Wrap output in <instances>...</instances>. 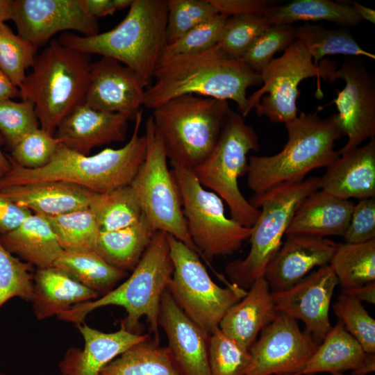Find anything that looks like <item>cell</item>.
Returning <instances> with one entry per match:
<instances>
[{
	"mask_svg": "<svg viewBox=\"0 0 375 375\" xmlns=\"http://www.w3.org/2000/svg\"><path fill=\"white\" fill-rule=\"evenodd\" d=\"M294 24H272L256 39L241 60L253 71L260 73L278 51H284L296 40Z\"/></svg>",
	"mask_w": 375,
	"mask_h": 375,
	"instance_id": "cell-42",
	"label": "cell"
},
{
	"mask_svg": "<svg viewBox=\"0 0 375 375\" xmlns=\"http://www.w3.org/2000/svg\"><path fill=\"white\" fill-rule=\"evenodd\" d=\"M167 0H133L115 28L92 36L65 32L58 40L67 47L119 61L147 88L167 44Z\"/></svg>",
	"mask_w": 375,
	"mask_h": 375,
	"instance_id": "cell-3",
	"label": "cell"
},
{
	"mask_svg": "<svg viewBox=\"0 0 375 375\" xmlns=\"http://www.w3.org/2000/svg\"><path fill=\"white\" fill-rule=\"evenodd\" d=\"M155 232L143 214L136 223L127 227L101 230L95 251L112 266L127 272L133 271Z\"/></svg>",
	"mask_w": 375,
	"mask_h": 375,
	"instance_id": "cell-30",
	"label": "cell"
},
{
	"mask_svg": "<svg viewBox=\"0 0 375 375\" xmlns=\"http://www.w3.org/2000/svg\"><path fill=\"white\" fill-rule=\"evenodd\" d=\"M318 346L296 319L278 312L250 347L244 375H299Z\"/></svg>",
	"mask_w": 375,
	"mask_h": 375,
	"instance_id": "cell-14",
	"label": "cell"
},
{
	"mask_svg": "<svg viewBox=\"0 0 375 375\" xmlns=\"http://www.w3.org/2000/svg\"><path fill=\"white\" fill-rule=\"evenodd\" d=\"M91 63L90 54L67 47L58 39L36 54L31 72L18 88L19 97L33 103L40 128L50 135L83 103Z\"/></svg>",
	"mask_w": 375,
	"mask_h": 375,
	"instance_id": "cell-6",
	"label": "cell"
},
{
	"mask_svg": "<svg viewBox=\"0 0 375 375\" xmlns=\"http://www.w3.org/2000/svg\"><path fill=\"white\" fill-rule=\"evenodd\" d=\"M232 111L228 101L188 94L158 106L151 117L167 158L192 169L210 153Z\"/></svg>",
	"mask_w": 375,
	"mask_h": 375,
	"instance_id": "cell-7",
	"label": "cell"
},
{
	"mask_svg": "<svg viewBox=\"0 0 375 375\" xmlns=\"http://www.w3.org/2000/svg\"><path fill=\"white\" fill-rule=\"evenodd\" d=\"M39 126L35 106L31 101L0 100V132L12 149Z\"/></svg>",
	"mask_w": 375,
	"mask_h": 375,
	"instance_id": "cell-46",
	"label": "cell"
},
{
	"mask_svg": "<svg viewBox=\"0 0 375 375\" xmlns=\"http://www.w3.org/2000/svg\"><path fill=\"white\" fill-rule=\"evenodd\" d=\"M33 266L16 257L0 242V308L17 297L31 301L33 296Z\"/></svg>",
	"mask_w": 375,
	"mask_h": 375,
	"instance_id": "cell-41",
	"label": "cell"
},
{
	"mask_svg": "<svg viewBox=\"0 0 375 375\" xmlns=\"http://www.w3.org/2000/svg\"><path fill=\"white\" fill-rule=\"evenodd\" d=\"M319 189V177L281 184L260 194H254L250 203L260 210L251 227V247L244 259L229 262L226 273L231 283L248 290L264 277L266 268L281 247L291 219L300 203Z\"/></svg>",
	"mask_w": 375,
	"mask_h": 375,
	"instance_id": "cell-8",
	"label": "cell"
},
{
	"mask_svg": "<svg viewBox=\"0 0 375 375\" xmlns=\"http://www.w3.org/2000/svg\"><path fill=\"white\" fill-rule=\"evenodd\" d=\"M260 148L255 130L233 110L210 153L192 169L203 187L210 188L226 203L231 218L249 228L256 222L260 210L243 196L238 179L247 172L248 153Z\"/></svg>",
	"mask_w": 375,
	"mask_h": 375,
	"instance_id": "cell-9",
	"label": "cell"
},
{
	"mask_svg": "<svg viewBox=\"0 0 375 375\" xmlns=\"http://www.w3.org/2000/svg\"><path fill=\"white\" fill-rule=\"evenodd\" d=\"M349 4H351L358 15L360 17L362 20H366L372 24L375 23V11L372 8L366 7L360 3L356 1H349Z\"/></svg>",
	"mask_w": 375,
	"mask_h": 375,
	"instance_id": "cell-54",
	"label": "cell"
},
{
	"mask_svg": "<svg viewBox=\"0 0 375 375\" xmlns=\"http://www.w3.org/2000/svg\"><path fill=\"white\" fill-rule=\"evenodd\" d=\"M342 290L375 281V239L356 244H338L328 264Z\"/></svg>",
	"mask_w": 375,
	"mask_h": 375,
	"instance_id": "cell-34",
	"label": "cell"
},
{
	"mask_svg": "<svg viewBox=\"0 0 375 375\" xmlns=\"http://www.w3.org/2000/svg\"><path fill=\"white\" fill-rule=\"evenodd\" d=\"M375 371V353H367L361 366L353 372V375H366Z\"/></svg>",
	"mask_w": 375,
	"mask_h": 375,
	"instance_id": "cell-55",
	"label": "cell"
},
{
	"mask_svg": "<svg viewBox=\"0 0 375 375\" xmlns=\"http://www.w3.org/2000/svg\"><path fill=\"white\" fill-rule=\"evenodd\" d=\"M366 353L338 319L299 375H314L321 372L333 374L347 370L353 372L361 366Z\"/></svg>",
	"mask_w": 375,
	"mask_h": 375,
	"instance_id": "cell-29",
	"label": "cell"
},
{
	"mask_svg": "<svg viewBox=\"0 0 375 375\" xmlns=\"http://www.w3.org/2000/svg\"><path fill=\"white\" fill-rule=\"evenodd\" d=\"M37 48L13 33L5 23L0 24V70L17 88L31 67Z\"/></svg>",
	"mask_w": 375,
	"mask_h": 375,
	"instance_id": "cell-39",
	"label": "cell"
},
{
	"mask_svg": "<svg viewBox=\"0 0 375 375\" xmlns=\"http://www.w3.org/2000/svg\"><path fill=\"white\" fill-rule=\"evenodd\" d=\"M32 213L0 194V235L18 227Z\"/></svg>",
	"mask_w": 375,
	"mask_h": 375,
	"instance_id": "cell-50",
	"label": "cell"
},
{
	"mask_svg": "<svg viewBox=\"0 0 375 375\" xmlns=\"http://www.w3.org/2000/svg\"><path fill=\"white\" fill-rule=\"evenodd\" d=\"M0 242L10 253L37 269L53 267L63 251L48 220L35 213L14 230L0 235Z\"/></svg>",
	"mask_w": 375,
	"mask_h": 375,
	"instance_id": "cell-28",
	"label": "cell"
},
{
	"mask_svg": "<svg viewBox=\"0 0 375 375\" xmlns=\"http://www.w3.org/2000/svg\"><path fill=\"white\" fill-rule=\"evenodd\" d=\"M158 326L166 334L167 347L181 375H211L210 335L183 312L167 290L161 299Z\"/></svg>",
	"mask_w": 375,
	"mask_h": 375,
	"instance_id": "cell-19",
	"label": "cell"
},
{
	"mask_svg": "<svg viewBox=\"0 0 375 375\" xmlns=\"http://www.w3.org/2000/svg\"><path fill=\"white\" fill-rule=\"evenodd\" d=\"M19 97V89L0 70V100Z\"/></svg>",
	"mask_w": 375,
	"mask_h": 375,
	"instance_id": "cell-53",
	"label": "cell"
},
{
	"mask_svg": "<svg viewBox=\"0 0 375 375\" xmlns=\"http://www.w3.org/2000/svg\"><path fill=\"white\" fill-rule=\"evenodd\" d=\"M145 88L131 69L102 56L90 65L84 102L92 109L135 120L143 106Z\"/></svg>",
	"mask_w": 375,
	"mask_h": 375,
	"instance_id": "cell-18",
	"label": "cell"
},
{
	"mask_svg": "<svg viewBox=\"0 0 375 375\" xmlns=\"http://www.w3.org/2000/svg\"><path fill=\"white\" fill-rule=\"evenodd\" d=\"M337 79L345 82L342 90H335L337 97L332 101L347 137V143L338 150L342 155L375 138V78L362 59L349 57L335 70L329 82Z\"/></svg>",
	"mask_w": 375,
	"mask_h": 375,
	"instance_id": "cell-15",
	"label": "cell"
},
{
	"mask_svg": "<svg viewBox=\"0 0 375 375\" xmlns=\"http://www.w3.org/2000/svg\"><path fill=\"white\" fill-rule=\"evenodd\" d=\"M133 0H83L88 12L98 18L112 15L118 10L130 7Z\"/></svg>",
	"mask_w": 375,
	"mask_h": 375,
	"instance_id": "cell-51",
	"label": "cell"
},
{
	"mask_svg": "<svg viewBox=\"0 0 375 375\" xmlns=\"http://www.w3.org/2000/svg\"><path fill=\"white\" fill-rule=\"evenodd\" d=\"M152 79L143 101L148 109L179 96L193 94L231 100L243 117L249 115L247 89L262 84L260 74L241 60L228 56L217 44L200 53L160 61Z\"/></svg>",
	"mask_w": 375,
	"mask_h": 375,
	"instance_id": "cell-1",
	"label": "cell"
},
{
	"mask_svg": "<svg viewBox=\"0 0 375 375\" xmlns=\"http://www.w3.org/2000/svg\"><path fill=\"white\" fill-rule=\"evenodd\" d=\"M99 296L56 267L37 269L33 275L31 302L38 320L57 316L74 305L94 300Z\"/></svg>",
	"mask_w": 375,
	"mask_h": 375,
	"instance_id": "cell-27",
	"label": "cell"
},
{
	"mask_svg": "<svg viewBox=\"0 0 375 375\" xmlns=\"http://www.w3.org/2000/svg\"><path fill=\"white\" fill-rule=\"evenodd\" d=\"M251 360L245 349L217 328L209 336L208 361L211 375H244Z\"/></svg>",
	"mask_w": 375,
	"mask_h": 375,
	"instance_id": "cell-40",
	"label": "cell"
},
{
	"mask_svg": "<svg viewBox=\"0 0 375 375\" xmlns=\"http://www.w3.org/2000/svg\"><path fill=\"white\" fill-rule=\"evenodd\" d=\"M84 340L81 350L69 348L60 362L62 375H99L101 369L132 346L151 338L120 328L105 333L85 323L76 325Z\"/></svg>",
	"mask_w": 375,
	"mask_h": 375,
	"instance_id": "cell-22",
	"label": "cell"
},
{
	"mask_svg": "<svg viewBox=\"0 0 375 375\" xmlns=\"http://www.w3.org/2000/svg\"><path fill=\"white\" fill-rule=\"evenodd\" d=\"M331 375H348V374H345L343 372H336V373L331 374Z\"/></svg>",
	"mask_w": 375,
	"mask_h": 375,
	"instance_id": "cell-58",
	"label": "cell"
},
{
	"mask_svg": "<svg viewBox=\"0 0 375 375\" xmlns=\"http://www.w3.org/2000/svg\"><path fill=\"white\" fill-rule=\"evenodd\" d=\"M53 267L101 296L112 290L128 275L127 272L109 264L95 251L63 250Z\"/></svg>",
	"mask_w": 375,
	"mask_h": 375,
	"instance_id": "cell-32",
	"label": "cell"
},
{
	"mask_svg": "<svg viewBox=\"0 0 375 375\" xmlns=\"http://www.w3.org/2000/svg\"><path fill=\"white\" fill-rule=\"evenodd\" d=\"M128 120L120 114L97 110L83 103L61 121L54 136L60 144L89 155L97 147L124 141Z\"/></svg>",
	"mask_w": 375,
	"mask_h": 375,
	"instance_id": "cell-21",
	"label": "cell"
},
{
	"mask_svg": "<svg viewBox=\"0 0 375 375\" xmlns=\"http://www.w3.org/2000/svg\"><path fill=\"white\" fill-rule=\"evenodd\" d=\"M296 40L301 41L311 56L315 65L326 56L342 54L349 57L375 56L364 50L347 27L326 29L322 26L306 22L296 28Z\"/></svg>",
	"mask_w": 375,
	"mask_h": 375,
	"instance_id": "cell-35",
	"label": "cell"
},
{
	"mask_svg": "<svg viewBox=\"0 0 375 375\" xmlns=\"http://www.w3.org/2000/svg\"><path fill=\"white\" fill-rule=\"evenodd\" d=\"M264 14L272 24H294L299 21H328L342 27H349L358 26L362 22L348 1L294 0L274 5Z\"/></svg>",
	"mask_w": 375,
	"mask_h": 375,
	"instance_id": "cell-31",
	"label": "cell"
},
{
	"mask_svg": "<svg viewBox=\"0 0 375 375\" xmlns=\"http://www.w3.org/2000/svg\"><path fill=\"white\" fill-rule=\"evenodd\" d=\"M335 61L315 65L303 44L296 40L283 53L274 58L260 73L262 86L248 97V114L255 109L259 117L274 123H285L298 115V86L304 79L316 77V97L322 98L321 79L330 81L336 69Z\"/></svg>",
	"mask_w": 375,
	"mask_h": 375,
	"instance_id": "cell-13",
	"label": "cell"
},
{
	"mask_svg": "<svg viewBox=\"0 0 375 375\" xmlns=\"http://www.w3.org/2000/svg\"><path fill=\"white\" fill-rule=\"evenodd\" d=\"M179 190L189 235L201 257L208 263L215 257L230 256L249 239L251 228L226 216L223 200L199 183L192 170L170 162Z\"/></svg>",
	"mask_w": 375,
	"mask_h": 375,
	"instance_id": "cell-10",
	"label": "cell"
},
{
	"mask_svg": "<svg viewBox=\"0 0 375 375\" xmlns=\"http://www.w3.org/2000/svg\"><path fill=\"white\" fill-rule=\"evenodd\" d=\"M333 310L345 329L366 353H375V320L358 299L343 294L338 296Z\"/></svg>",
	"mask_w": 375,
	"mask_h": 375,
	"instance_id": "cell-43",
	"label": "cell"
},
{
	"mask_svg": "<svg viewBox=\"0 0 375 375\" xmlns=\"http://www.w3.org/2000/svg\"><path fill=\"white\" fill-rule=\"evenodd\" d=\"M338 281L329 265L319 267L285 290L271 292L278 312L305 324V329L319 344L332 328L329 309Z\"/></svg>",
	"mask_w": 375,
	"mask_h": 375,
	"instance_id": "cell-17",
	"label": "cell"
},
{
	"mask_svg": "<svg viewBox=\"0 0 375 375\" xmlns=\"http://www.w3.org/2000/svg\"><path fill=\"white\" fill-rule=\"evenodd\" d=\"M282 375H297V374H282Z\"/></svg>",
	"mask_w": 375,
	"mask_h": 375,
	"instance_id": "cell-59",
	"label": "cell"
},
{
	"mask_svg": "<svg viewBox=\"0 0 375 375\" xmlns=\"http://www.w3.org/2000/svg\"><path fill=\"white\" fill-rule=\"evenodd\" d=\"M60 375H62V374H60Z\"/></svg>",
	"mask_w": 375,
	"mask_h": 375,
	"instance_id": "cell-60",
	"label": "cell"
},
{
	"mask_svg": "<svg viewBox=\"0 0 375 375\" xmlns=\"http://www.w3.org/2000/svg\"><path fill=\"white\" fill-rule=\"evenodd\" d=\"M78 185L60 181H44L11 186L0 194L33 213L53 217L88 208L93 194Z\"/></svg>",
	"mask_w": 375,
	"mask_h": 375,
	"instance_id": "cell-24",
	"label": "cell"
},
{
	"mask_svg": "<svg viewBox=\"0 0 375 375\" xmlns=\"http://www.w3.org/2000/svg\"><path fill=\"white\" fill-rule=\"evenodd\" d=\"M353 206L354 203L348 199L318 190L297 207L285 235L343 237L349 226Z\"/></svg>",
	"mask_w": 375,
	"mask_h": 375,
	"instance_id": "cell-26",
	"label": "cell"
},
{
	"mask_svg": "<svg viewBox=\"0 0 375 375\" xmlns=\"http://www.w3.org/2000/svg\"><path fill=\"white\" fill-rule=\"evenodd\" d=\"M285 126L288 140L281 151L248 158L247 185L254 194L303 180L311 171L328 167L340 156L335 142L344 135L338 114L321 118L317 112H301Z\"/></svg>",
	"mask_w": 375,
	"mask_h": 375,
	"instance_id": "cell-4",
	"label": "cell"
},
{
	"mask_svg": "<svg viewBox=\"0 0 375 375\" xmlns=\"http://www.w3.org/2000/svg\"><path fill=\"white\" fill-rule=\"evenodd\" d=\"M167 1V44L175 42L195 26L218 14L208 0Z\"/></svg>",
	"mask_w": 375,
	"mask_h": 375,
	"instance_id": "cell-44",
	"label": "cell"
},
{
	"mask_svg": "<svg viewBox=\"0 0 375 375\" xmlns=\"http://www.w3.org/2000/svg\"><path fill=\"white\" fill-rule=\"evenodd\" d=\"M345 243L356 244L375 239V197L358 200L343 236Z\"/></svg>",
	"mask_w": 375,
	"mask_h": 375,
	"instance_id": "cell-48",
	"label": "cell"
},
{
	"mask_svg": "<svg viewBox=\"0 0 375 375\" xmlns=\"http://www.w3.org/2000/svg\"><path fill=\"white\" fill-rule=\"evenodd\" d=\"M153 338L142 341L117 356L99 375H181L167 347Z\"/></svg>",
	"mask_w": 375,
	"mask_h": 375,
	"instance_id": "cell-33",
	"label": "cell"
},
{
	"mask_svg": "<svg viewBox=\"0 0 375 375\" xmlns=\"http://www.w3.org/2000/svg\"><path fill=\"white\" fill-rule=\"evenodd\" d=\"M88 208L101 231H115L136 223L142 216L130 185L105 193H93Z\"/></svg>",
	"mask_w": 375,
	"mask_h": 375,
	"instance_id": "cell-36",
	"label": "cell"
},
{
	"mask_svg": "<svg viewBox=\"0 0 375 375\" xmlns=\"http://www.w3.org/2000/svg\"><path fill=\"white\" fill-rule=\"evenodd\" d=\"M142 113V109L138 112L131 138L119 149L106 148L89 156L60 144L51 160L35 169L20 167L10 160L12 167L0 178V190L35 182L60 181L78 185L94 193H105L130 185L147 152L146 136L139 134Z\"/></svg>",
	"mask_w": 375,
	"mask_h": 375,
	"instance_id": "cell-2",
	"label": "cell"
},
{
	"mask_svg": "<svg viewBox=\"0 0 375 375\" xmlns=\"http://www.w3.org/2000/svg\"><path fill=\"white\" fill-rule=\"evenodd\" d=\"M271 25L263 13L228 17L217 45L230 58L241 60L256 39Z\"/></svg>",
	"mask_w": 375,
	"mask_h": 375,
	"instance_id": "cell-38",
	"label": "cell"
},
{
	"mask_svg": "<svg viewBox=\"0 0 375 375\" xmlns=\"http://www.w3.org/2000/svg\"><path fill=\"white\" fill-rule=\"evenodd\" d=\"M244 297L233 306L219 323V329L249 349L260 331L276 317L271 290L264 277L256 281Z\"/></svg>",
	"mask_w": 375,
	"mask_h": 375,
	"instance_id": "cell-25",
	"label": "cell"
},
{
	"mask_svg": "<svg viewBox=\"0 0 375 375\" xmlns=\"http://www.w3.org/2000/svg\"><path fill=\"white\" fill-rule=\"evenodd\" d=\"M174 272L167 233L156 231L131 275L106 294L94 300L73 306L57 315L58 319L77 324L84 323L88 315L108 306L124 308L126 316L120 328L141 334L140 320L145 317L154 340L160 342L158 313L163 293Z\"/></svg>",
	"mask_w": 375,
	"mask_h": 375,
	"instance_id": "cell-5",
	"label": "cell"
},
{
	"mask_svg": "<svg viewBox=\"0 0 375 375\" xmlns=\"http://www.w3.org/2000/svg\"><path fill=\"white\" fill-rule=\"evenodd\" d=\"M167 238L174 272L167 290L183 312L210 335L247 290L232 283L219 286L197 252L173 236L167 234Z\"/></svg>",
	"mask_w": 375,
	"mask_h": 375,
	"instance_id": "cell-11",
	"label": "cell"
},
{
	"mask_svg": "<svg viewBox=\"0 0 375 375\" xmlns=\"http://www.w3.org/2000/svg\"><path fill=\"white\" fill-rule=\"evenodd\" d=\"M338 243L325 238L289 234L268 264L264 278L271 292L285 290L315 267L328 265Z\"/></svg>",
	"mask_w": 375,
	"mask_h": 375,
	"instance_id": "cell-20",
	"label": "cell"
},
{
	"mask_svg": "<svg viewBox=\"0 0 375 375\" xmlns=\"http://www.w3.org/2000/svg\"><path fill=\"white\" fill-rule=\"evenodd\" d=\"M12 165L8 156H6L1 149L0 138V178L7 174L11 169Z\"/></svg>",
	"mask_w": 375,
	"mask_h": 375,
	"instance_id": "cell-57",
	"label": "cell"
},
{
	"mask_svg": "<svg viewBox=\"0 0 375 375\" xmlns=\"http://www.w3.org/2000/svg\"><path fill=\"white\" fill-rule=\"evenodd\" d=\"M13 0H0V24L11 19Z\"/></svg>",
	"mask_w": 375,
	"mask_h": 375,
	"instance_id": "cell-56",
	"label": "cell"
},
{
	"mask_svg": "<svg viewBox=\"0 0 375 375\" xmlns=\"http://www.w3.org/2000/svg\"><path fill=\"white\" fill-rule=\"evenodd\" d=\"M319 189L337 197H375V138L340 155L319 177Z\"/></svg>",
	"mask_w": 375,
	"mask_h": 375,
	"instance_id": "cell-23",
	"label": "cell"
},
{
	"mask_svg": "<svg viewBox=\"0 0 375 375\" xmlns=\"http://www.w3.org/2000/svg\"><path fill=\"white\" fill-rule=\"evenodd\" d=\"M11 19L17 34L37 49L60 31L99 33L98 19L88 12L83 0H14Z\"/></svg>",
	"mask_w": 375,
	"mask_h": 375,
	"instance_id": "cell-16",
	"label": "cell"
},
{
	"mask_svg": "<svg viewBox=\"0 0 375 375\" xmlns=\"http://www.w3.org/2000/svg\"><path fill=\"white\" fill-rule=\"evenodd\" d=\"M45 217L64 251H95L101 228L89 208Z\"/></svg>",
	"mask_w": 375,
	"mask_h": 375,
	"instance_id": "cell-37",
	"label": "cell"
},
{
	"mask_svg": "<svg viewBox=\"0 0 375 375\" xmlns=\"http://www.w3.org/2000/svg\"><path fill=\"white\" fill-rule=\"evenodd\" d=\"M227 18L218 13L195 26L178 40L167 44L160 62L175 56L200 53L215 46L220 40Z\"/></svg>",
	"mask_w": 375,
	"mask_h": 375,
	"instance_id": "cell-45",
	"label": "cell"
},
{
	"mask_svg": "<svg viewBox=\"0 0 375 375\" xmlns=\"http://www.w3.org/2000/svg\"><path fill=\"white\" fill-rule=\"evenodd\" d=\"M147 152L131 186L142 211L155 231L165 232L201 254L186 226L177 184L167 165L162 142L150 116L145 124Z\"/></svg>",
	"mask_w": 375,
	"mask_h": 375,
	"instance_id": "cell-12",
	"label": "cell"
},
{
	"mask_svg": "<svg viewBox=\"0 0 375 375\" xmlns=\"http://www.w3.org/2000/svg\"><path fill=\"white\" fill-rule=\"evenodd\" d=\"M60 145L59 140L41 128L28 133L12 149L10 160L17 166L35 169L44 167L52 159Z\"/></svg>",
	"mask_w": 375,
	"mask_h": 375,
	"instance_id": "cell-47",
	"label": "cell"
},
{
	"mask_svg": "<svg viewBox=\"0 0 375 375\" xmlns=\"http://www.w3.org/2000/svg\"><path fill=\"white\" fill-rule=\"evenodd\" d=\"M217 13L231 17L238 15L265 13L278 4L272 0H208Z\"/></svg>",
	"mask_w": 375,
	"mask_h": 375,
	"instance_id": "cell-49",
	"label": "cell"
},
{
	"mask_svg": "<svg viewBox=\"0 0 375 375\" xmlns=\"http://www.w3.org/2000/svg\"><path fill=\"white\" fill-rule=\"evenodd\" d=\"M342 293L351 296L360 302L375 303V281L356 288L342 290Z\"/></svg>",
	"mask_w": 375,
	"mask_h": 375,
	"instance_id": "cell-52",
	"label": "cell"
}]
</instances>
